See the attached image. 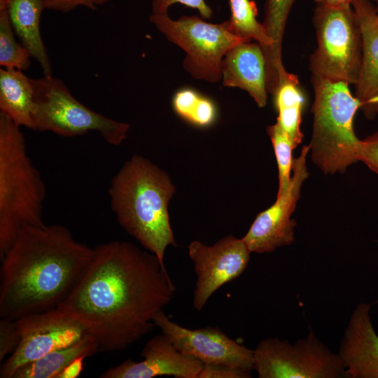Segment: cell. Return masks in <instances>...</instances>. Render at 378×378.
<instances>
[{
    "instance_id": "6da1fadb",
    "label": "cell",
    "mask_w": 378,
    "mask_h": 378,
    "mask_svg": "<svg viewBox=\"0 0 378 378\" xmlns=\"http://www.w3.org/2000/svg\"><path fill=\"white\" fill-rule=\"evenodd\" d=\"M175 291L165 265L154 254L115 240L93 248L83 276L57 308L85 328L99 351H117L153 330L155 316Z\"/></svg>"
},
{
    "instance_id": "7a4b0ae2",
    "label": "cell",
    "mask_w": 378,
    "mask_h": 378,
    "mask_svg": "<svg viewBox=\"0 0 378 378\" xmlns=\"http://www.w3.org/2000/svg\"><path fill=\"white\" fill-rule=\"evenodd\" d=\"M92 252L64 225L24 227L0 258V317L16 320L57 308L78 284Z\"/></svg>"
},
{
    "instance_id": "3957f363",
    "label": "cell",
    "mask_w": 378,
    "mask_h": 378,
    "mask_svg": "<svg viewBox=\"0 0 378 378\" xmlns=\"http://www.w3.org/2000/svg\"><path fill=\"white\" fill-rule=\"evenodd\" d=\"M174 192L164 172L136 155L125 162L108 188L120 225L163 265L167 246H176L168 212Z\"/></svg>"
},
{
    "instance_id": "277c9868",
    "label": "cell",
    "mask_w": 378,
    "mask_h": 378,
    "mask_svg": "<svg viewBox=\"0 0 378 378\" xmlns=\"http://www.w3.org/2000/svg\"><path fill=\"white\" fill-rule=\"evenodd\" d=\"M46 187L20 127L0 111V258L27 226H43Z\"/></svg>"
},
{
    "instance_id": "5b68a950",
    "label": "cell",
    "mask_w": 378,
    "mask_h": 378,
    "mask_svg": "<svg viewBox=\"0 0 378 378\" xmlns=\"http://www.w3.org/2000/svg\"><path fill=\"white\" fill-rule=\"evenodd\" d=\"M314 99L310 141L312 162L325 174L343 173L357 162L354 119L360 108L349 84L312 76Z\"/></svg>"
},
{
    "instance_id": "8992f818",
    "label": "cell",
    "mask_w": 378,
    "mask_h": 378,
    "mask_svg": "<svg viewBox=\"0 0 378 378\" xmlns=\"http://www.w3.org/2000/svg\"><path fill=\"white\" fill-rule=\"evenodd\" d=\"M313 22L317 46L309 59L312 76L355 85L360 71L362 38L351 4L317 3Z\"/></svg>"
},
{
    "instance_id": "52a82bcc",
    "label": "cell",
    "mask_w": 378,
    "mask_h": 378,
    "mask_svg": "<svg viewBox=\"0 0 378 378\" xmlns=\"http://www.w3.org/2000/svg\"><path fill=\"white\" fill-rule=\"evenodd\" d=\"M33 130L72 137L96 132L109 144L127 138L130 125L114 120L84 106L60 79L51 76L33 79Z\"/></svg>"
},
{
    "instance_id": "ba28073f",
    "label": "cell",
    "mask_w": 378,
    "mask_h": 378,
    "mask_svg": "<svg viewBox=\"0 0 378 378\" xmlns=\"http://www.w3.org/2000/svg\"><path fill=\"white\" fill-rule=\"evenodd\" d=\"M149 20L169 41L185 51L184 69L193 78L210 83L221 80V63L225 54L239 43L251 41L234 34L228 21L214 24L197 16L173 20L168 13H152Z\"/></svg>"
},
{
    "instance_id": "9c48e42d",
    "label": "cell",
    "mask_w": 378,
    "mask_h": 378,
    "mask_svg": "<svg viewBox=\"0 0 378 378\" xmlns=\"http://www.w3.org/2000/svg\"><path fill=\"white\" fill-rule=\"evenodd\" d=\"M253 370L259 378H340L345 369L310 330L294 344L277 337L263 339L253 350Z\"/></svg>"
},
{
    "instance_id": "30bf717a",
    "label": "cell",
    "mask_w": 378,
    "mask_h": 378,
    "mask_svg": "<svg viewBox=\"0 0 378 378\" xmlns=\"http://www.w3.org/2000/svg\"><path fill=\"white\" fill-rule=\"evenodd\" d=\"M20 341L0 368L1 378H11L20 367L71 346L90 335L78 321L54 308L16 319Z\"/></svg>"
},
{
    "instance_id": "8fae6325",
    "label": "cell",
    "mask_w": 378,
    "mask_h": 378,
    "mask_svg": "<svg viewBox=\"0 0 378 378\" xmlns=\"http://www.w3.org/2000/svg\"><path fill=\"white\" fill-rule=\"evenodd\" d=\"M251 251L241 239L226 236L212 246L195 240L188 246L197 276L192 306L201 311L211 295L246 270Z\"/></svg>"
},
{
    "instance_id": "7c38bea8",
    "label": "cell",
    "mask_w": 378,
    "mask_h": 378,
    "mask_svg": "<svg viewBox=\"0 0 378 378\" xmlns=\"http://www.w3.org/2000/svg\"><path fill=\"white\" fill-rule=\"evenodd\" d=\"M153 323L183 354L204 364L230 366L250 374L253 370V350L232 340L218 327L187 328L170 320L164 311L155 316Z\"/></svg>"
},
{
    "instance_id": "4fadbf2b",
    "label": "cell",
    "mask_w": 378,
    "mask_h": 378,
    "mask_svg": "<svg viewBox=\"0 0 378 378\" xmlns=\"http://www.w3.org/2000/svg\"><path fill=\"white\" fill-rule=\"evenodd\" d=\"M309 150V144L302 147L300 155L294 159L287 192L276 197L270 207L257 215L242 238L251 253H271L293 243L296 223L291 216L300 197L302 186L309 176L306 160Z\"/></svg>"
},
{
    "instance_id": "5bb4252c",
    "label": "cell",
    "mask_w": 378,
    "mask_h": 378,
    "mask_svg": "<svg viewBox=\"0 0 378 378\" xmlns=\"http://www.w3.org/2000/svg\"><path fill=\"white\" fill-rule=\"evenodd\" d=\"M144 359L135 362L127 359L109 368L102 378H152L172 376L175 378H197L204 363L180 352L163 334L150 339L141 353Z\"/></svg>"
},
{
    "instance_id": "9a60e30c",
    "label": "cell",
    "mask_w": 378,
    "mask_h": 378,
    "mask_svg": "<svg viewBox=\"0 0 378 378\" xmlns=\"http://www.w3.org/2000/svg\"><path fill=\"white\" fill-rule=\"evenodd\" d=\"M372 304H358L351 314L338 355L347 378H378V335L371 320Z\"/></svg>"
},
{
    "instance_id": "2e32d148",
    "label": "cell",
    "mask_w": 378,
    "mask_h": 378,
    "mask_svg": "<svg viewBox=\"0 0 378 378\" xmlns=\"http://www.w3.org/2000/svg\"><path fill=\"white\" fill-rule=\"evenodd\" d=\"M351 4L362 38L361 66L354 95L365 116L373 119L378 104V15L370 0H353Z\"/></svg>"
},
{
    "instance_id": "e0dca14e",
    "label": "cell",
    "mask_w": 378,
    "mask_h": 378,
    "mask_svg": "<svg viewBox=\"0 0 378 378\" xmlns=\"http://www.w3.org/2000/svg\"><path fill=\"white\" fill-rule=\"evenodd\" d=\"M223 85L246 91L257 105L267 104V74L265 57L261 46L251 41L232 48L221 63Z\"/></svg>"
},
{
    "instance_id": "ac0fdd59",
    "label": "cell",
    "mask_w": 378,
    "mask_h": 378,
    "mask_svg": "<svg viewBox=\"0 0 378 378\" xmlns=\"http://www.w3.org/2000/svg\"><path fill=\"white\" fill-rule=\"evenodd\" d=\"M10 20L17 36L40 65L43 76L52 75L51 61L40 29L46 9L43 0H6Z\"/></svg>"
},
{
    "instance_id": "d6986e66",
    "label": "cell",
    "mask_w": 378,
    "mask_h": 378,
    "mask_svg": "<svg viewBox=\"0 0 378 378\" xmlns=\"http://www.w3.org/2000/svg\"><path fill=\"white\" fill-rule=\"evenodd\" d=\"M34 89L32 78L23 71L0 69V111L19 127L33 130Z\"/></svg>"
},
{
    "instance_id": "ffe728a7",
    "label": "cell",
    "mask_w": 378,
    "mask_h": 378,
    "mask_svg": "<svg viewBox=\"0 0 378 378\" xmlns=\"http://www.w3.org/2000/svg\"><path fill=\"white\" fill-rule=\"evenodd\" d=\"M278 111L276 122L286 132L296 148L301 144L303 134L300 129L304 97L295 74L284 70L279 76L278 84L273 94Z\"/></svg>"
},
{
    "instance_id": "44dd1931",
    "label": "cell",
    "mask_w": 378,
    "mask_h": 378,
    "mask_svg": "<svg viewBox=\"0 0 378 378\" xmlns=\"http://www.w3.org/2000/svg\"><path fill=\"white\" fill-rule=\"evenodd\" d=\"M99 351L95 340L90 335L78 342L28 363L15 370L11 378H57L71 361L81 356L87 358Z\"/></svg>"
},
{
    "instance_id": "7402d4cb",
    "label": "cell",
    "mask_w": 378,
    "mask_h": 378,
    "mask_svg": "<svg viewBox=\"0 0 378 378\" xmlns=\"http://www.w3.org/2000/svg\"><path fill=\"white\" fill-rule=\"evenodd\" d=\"M295 0H265L263 25L272 46L265 55L267 81L273 85L278 80V74L284 66L281 49L286 22Z\"/></svg>"
},
{
    "instance_id": "603a6c76",
    "label": "cell",
    "mask_w": 378,
    "mask_h": 378,
    "mask_svg": "<svg viewBox=\"0 0 378 378\" xmlns=\"http://www.w3.org/2000/svg\"><path fill=\"white\" fill-rule=\"evenodd\" d=\"M230 18L228 24L236 35L249 41L254 40L263 51L264 55L272 46L263 24L257 20L258 9L252 0H229Z\"/></svg>"
},
{
    "instance_id": "cb8c5ba5",
    "label": "cell",
    "mask_w": 378,
    "mask_h": 378,
    "mask_svg": "<svg viewBox=\"0 0 378 378\" xmlns=\"http://www.w3.org/2000/svg\"><path fill=\"white\" fill-rule=\"evenodd\" d=\"M172 107L183 120L199 127L211 126L218 116L215 103L191 88L177 91L172 98Z\"/></svg>"
},
{
    "instance_id": "d4e9b609",
    "label": "cell",
    "mask_w": 378,
    "mask_h": 378,
    "mask_svg": "<svg viewBox=\"0 0 378 378\" xmlns=\"http://www.w3.org/2000/svg\"><path fill=\"white\" fill-rule=\"evenodd\" d=\"M6 0H0V65L2 68L27 70L31 64L28 50L18 42Z\"/></svg>"
},
{
    "instance_id": "484cf974",
    "label": "cell",
    "mask_w": 378,
    "mask_h": 378,
    "mask_svg": "<svg viewBox=\"0 0 378 378\" xmlns=\"http://www.w3.org/2000/svg\"><path fill=\"white\" fill-rule=\"evenodd\" d=\"M267 131L274 148L279 172V188L276 197L288 189L293 161V150L295 148L286 132L278 122L270 125Z\"/></svg>"
},
{
    "instance_id": "4316f807",
    "label": "cell",
    "mask_w": 378,
    "mask_h": 378,
    "mask_svg": "<svg viewBox=\"0 0 378 378\" xmlns=\"http://www.w3.org/2000/svg\"><path fill=\"white\" fill-rule=\"evenodd\" d=\"M20 333L16 320L1 318L0 320V361H4L17 349Z\"/></svg>"
},
{
    "instance_id": "83f0119b",
    "label": "cell",
    "mask_w": 378,
    "mask_h": 378,
    "mask_svg": "<svg viewBox=\"0 0 378 378\" xmlns=\"http://www.w3.org/2000/svg\"><path fill=\"white\" fill-rule=\"evenodd\" d=\"M356 155L357 162H363L370 170L378 174V132L363 139H359Z\"/></svg>"
},
{
    "instance_id": "f1b7e54d",
    "label": "cell",
    "mask_w": 378,
    "mask_h": 378,
    "mask_svg": "<svg viewBox=\"0 0 378 378\" xmlns=\"http://www.w3.org/2000/svg\"><path fill=\"white\" fill-rule=\"evenodd\" d=\"M175 4H181L197 10L204 19H209L213 15L211 8L205 0H152V13H168L169 8Z\"/></svg>"
},
{
    "instance_id": "f546056e",
    "label": "cell",
    "mask_w": 378,
    "mask_h": 378,
    "mask_svg": "<svg viewBox=\"0 0 378 378\" xmlns=\"http://www.w3.org/2000/svg\"><path fill=\"white\" fill-rule=\"evenodd\" d=\"M251 374L221 365L204 364L197 378H249Z\"/></svg>"
},
{
    "instance_id": "4dcf8cb0",
    "label": "cell",
    "mask_w": 378,
    "mask_h": 378,
    "mask_svg": "<svg viewBox=\"0 0 378 378\" xmlns=\"http://www.w3.org/2000/svg\"><path fill=\"white\" fill-rule=\"evenodd\" d=\"M46 9L67 13L78 7L83 6L90 10L97 7L90 0H43Z\"/></svg>"
},
{
    "instance_id": "1f68e13d",
    "label": "cell",
    "mask_w": 378,
    "mask_h": 378,
    "mask_svg": "<svg viewBox=\"0 0 378 378\" xmlns=\"http://www.w3.org/2000/svg\"><path fill=\"white\" fill-rule=\"evenodd\" d=\"M85 358H87L85 356H81L74 359L64 368L58 375L57 378L78 377L83 369V362Z\"/></svg>"
},
{
    "instance_id": "d6a6232c",
    "label": "cell",
    "mask_w": 378,
    "mask_h": 378,
    "mask_svg": "<svg viewBox=\"0 0 378 378\" xmlns=\"http://www.w3.org/2000/svg\"><path fill=\"white\" fill-rule=\"evenodd\" d=\"M317 3H326L331 4L350 3L353 0H315Z\"/></svg>"
},
{
    "instance_id": "836d02e7",
    "label": "cell",
    "mask_w": 378,
    "mask_h": 378,
    "mask_svg": "<svg viewBox=\"0 0 378 378\" xmlns=\"http://www.w3.org/2000/svg\"><path fill=\"white\" fill-rule=\"evenodd\" d=\"M91 2L96 6H102L108 3L111 0H90Z\"/></svg>"
},
{
    "instance_id": "e575fe53",
    "label": "cell",
    "mask_w": 378,
    "mask_h": 378,
    "mask_svg": "<svg viewBox=\"0 0 378 378\" xmlns=\"http://www.w3.org/2000/svg\"><path fill=\"white\" fill-rule=\"evenodd\" d=\"M375 1H376V5L374 6H375L377 15H378V0H375Z\"/></svg>"
},
{
    "instance_id": "d590c367",
    "label": "cell",
    "mask_w": 378,
    "mask_h": 378,
    "mask_svg": "<svg viewBox=\"0 0 378 378\" xmlns=\"http://www.w3.org/2000/svg\"><path fill=\"white\" fill-rule=\"evenodd\" d=\"M376 116L378 118V104H377V109H376Z\"/></svg>"
}]
</instances>
